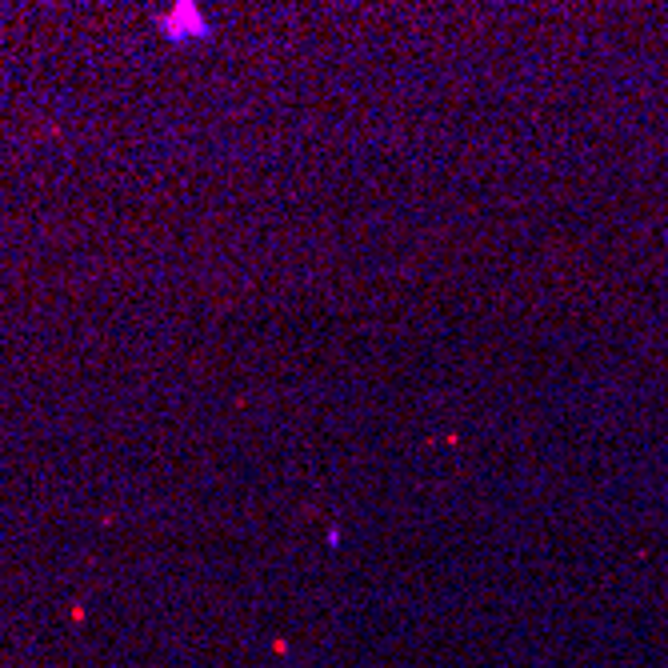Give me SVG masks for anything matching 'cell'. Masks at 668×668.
<instances>
[{
	"label": "cell",
	"mask_w": 668,
	"mask_h": 668,
	"mask_svg": "<svg viewBox=\"0 0 668 668\" xmlns=\"http://www.w3.org/2000/svg\"><path fill=\"white\" fill-rule=\"evenodd\" d=\"M156 28H161L172 44H188V40H200V36H209V20H204V13L196 8V4H172L168 13H161L156 17Z\"/></svg>",
	"instance_id": "1"
}]
</instances>
